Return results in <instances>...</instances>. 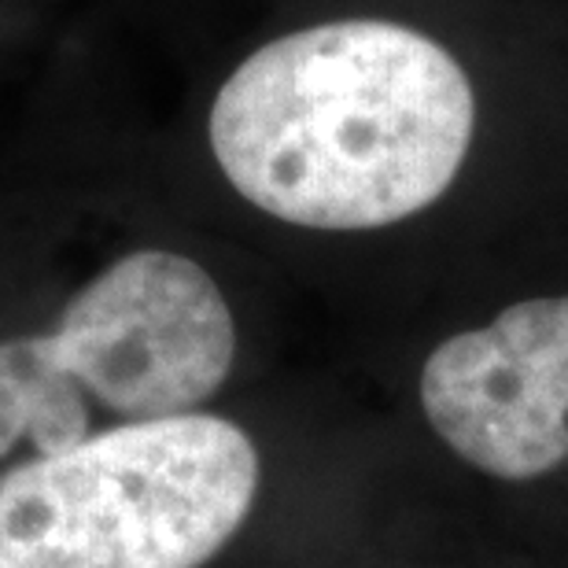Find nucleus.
I'll return each instance as SVG.
<instances>
[{
    "label": "nucleus",
    "instance_id": "f257e3e1",
    "mask_svg": "<svg viewBox=\"0 0 568 568\" xmlns=\"http://www.w3.org/2000/svg\"><path fill=\"white\" fill-rule=\"evenodd\" d=\"M476 93L428 33L339 19L284 33L225 78L207 141L270 219L366 233L428 211L469 159Z\"/></svg>",
    "mask_w": 568,
    "mask_h": 568
},
{
    "label": "nucleus",
    "instance_id": "7ed1b4c3",
    "mask_svg": "<svg viewBox=\"0 0 568 568\" xmlns=\"http://www.w3.org/2000/svg\"><path fill=\"white\" fill-rule=\"evenodd\" d=\"M236 322L222 288L178 252L122 255L44 336L0 339V458L67 450L115 425L192 414L222 388Z\"/></svg>",
    "mask_w": 568,
    "mask_h": 568
},
{
    "label": "nucleus",
    "instance_id": "f03ea898",
    "mask_svg": "<svg viewBox=\"0 0 568 568\" xmlns=\"http://www.w3.org/2000/svg\"><path fill=\"white\" fill-rule=\"evenodd\" d=\"M258 473L252 436L214 414L100 428L0 473V568H203Z\"/></svg>",
    "mask_w": 568,
    "mask_h": 568
},
{
    "label": "nucleus",
    "instance_id": "20e7f679",
    "mask_svg": "<svg viewBox=\"0 0 568 568\" xmlns=\"http://www.w3.org/2000/svg\"><path fill=\"white\" fill-rule=\"evenodd\" d=\"M422 410L465 465L539 480L568 458V295H536L425 358Z\"/></svg>",
    "mask_w": 568,
    "mask_h": 568
}]
</instances>
